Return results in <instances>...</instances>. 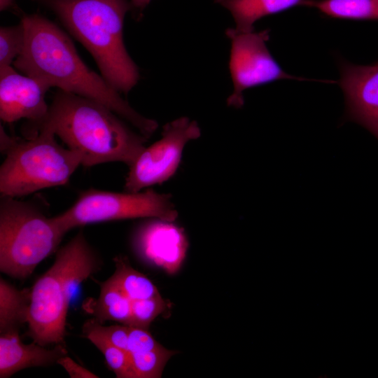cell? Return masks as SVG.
<instances>
[{"label": "cell", "mask_w": 378, "mask_h": 378, "mask_svg": "<svg viewBox=\"0 0 378 378\" xmlns=\"http://www.w3.org/2000/svg\"><path fill=\"white\" fill-rule=\"evenodd\" d=\"M21 22L25 43L13 62L15 69L49 89L57 87L102 104L147 139L155 132L157 122L139 114L102 76L90 69L55 23L38 13L24 15Z\"/></svg>", "instance_id": "cell-1"}, {"label": "cell", "mask_w": 378, "mask_h": 378, "mask_svg": "<svg viewBox=\"0 0 378 378\" xmlns=\"http://www.w3.org/2000/svg\"><path fill=\"white\" fill-rule=\"evenodd\" d=\"M130 125L102 104L59 90L45 118L32 125L31 136L40 128L50 130L81 155L84 167L111 162L130 167L148 140Z\"/></svg>", "instance_id": "cell-2"}, {"label": "cell", "mask_w": 378, "mask_h": 378, "mask_svg": "<svg viewBox=\"0 0 378 378\" xmlns=\"http://www.w3.org/2000/svg\"><path fill=\"white\" fill-rule=\"evenodd\" d=\"M51 10L93 57L103 78L120 93L137 83L139 68L123 41L127 0H35Z\"/></svg>", "instance_id": "cell-3"}, {"label": "cell", "mask_w": 378, "mask_h": 378, "mask_svg": "<svg viewBox=\"0 0 378 378\" xmlns=\"http://www.w3.org/2000/svg\"><path fill=\"white\" fill-rule=\"evenodd\" d=\"M82 231L59 248L52 266L30 289L28 334L43 346L64 344L72 291L99 268Z\"/></svg>", "instance_id": "cell-4"}, {"label": "cell", "mask_w": 378, "mask_h": 378, "mask_svg": "<svg viewBox=\"0 0 378 378\" xmlns=\"http://www.w3.org/2000/svg\"><path fill=\"white\" fill-rule=\"evenodd\" d=\"M49 129L15 138L0 167L1 197H21L66 184L82 165L81 155L59 145Z\"/></svg>", "instance_id": "cell-5"}, {"label": "cell", "mask_w": 378, "mask_h": 378, "mask_svg": "<svg viewBox=\"0 0 378 378\" xmlns=\"http://www.w3.org/2000/svg\"><path fill=\"white\" fill-rule=\"evenodd\" d=\"M67 232L35 204L15 197L0 201V270L25 279L55 252Z\"/></svg>", "instance_id": "cell-6"}, {"label": "cell", "mask_w": 378, "mask_h": 378, "mask_svg": "<svg viewBox=\"0 0 378 378\" xmlns=\"http://www.w3.org/2000/svg\"><path fill=\"white\" fill-rule=\"evenodd\" d=\"M178 211L169 194L152 189L124 192L90 189L68 209L55 216L66 232L90 223L137 218L174 222Z\"/></svg>", "instance_id": "cell-7"}, {"label": "cell", "mask_w": 378, "mask_h": 378, "mask_svg": "<svg viewBox=\"0 0 378 378\" xmlns=\"http://www.w3.org/2000/svg\"><path fill=\"white\" fill-rule=\"evenodd\" d=\"M269 30L241 32L226 29L231 41L229 69L234 90L227 99L230 106L241 108L244 90L280 79L306 80L284 71L269 51Z\"/></svg>", "instance_id": "cell-8"}, {"label": "cell", "mask_w": 378, "mask_h": 378, "mask_svg": "<svg viewBox=\"0 0 378 378\" xmlns=\"http://www.w3.org/2000/svg\"><path fill=\"white\" fill-rule=\"evenodd\" d=\"M200 135L197 122L187 117L166 124L162 137L146 147L129 167L125 191L139 192L167 181L176 173L186 144Z\"/></svg>", "instance_id": "cell-9"}, {"label": "cell", "mask_w": 378, "mask_h": 378, "mask_svg": "<svg viewBox=\"0 0 378 378\" xmlns=\"http://www.w3.org/2000/svg\"><path fill=\"white\" fill-rule=\"evenodd\" d=\"M340 66L345 120L362 125L378 139V63L363 66L342 61Z\"/></svg>", "instance_id": "cell-10"}, {"label": "cell", "mask_w": 378, "mask_h": 378, "mask_svg": "<svg viewBox=\"0 0 378 378\" xmlns=\"http://www.w3.org/2000/svg\"><path fill=\"white\" fill-rule=\"evenodd\" d=\"M49 88L38 80L19 74L11 66L0 68V118L12 123L27 119L32 125L46 116L49 105L45 96Z\"/></svg>", "instance_id": "cell-11"}, {"label": "cell", "mask_w": 378, "mask_h": 378, "mask_svg": "<svg viewBox=\"0 0 378 378\" xmlns=\"http://www.w3.org/2000/svg\"><path fill=\"white\" fill-rule=\"evenodd\" d=\"M172 223L160 219L149 221L139 227L134 239L136 253L169 274L180 269L188 246L183 230Z\"/></svg>", "instance_id": "cell-12"}, {"label": "cell", "mask_w": 378, "mask_h": 378, "mask_svg": "<svg viewBox=\"0 0 378 378\" xmlns=\"http://www.w3.org/2000/svg\"><path fill=\"white\" fill-rule=\"evenodd\" d=\"M38 343L24 344L19 331L0 336V377L8 378L15 372L31 367H46L57 363L67 354L64 344L48 349Z\"/></svg>", "instance_id": "cell-13"}, {"label": "cell", "mask_w": 378, "mask_h": 378, "mask_svg": "<svg viewBox=\"0 0 378 378\" xmlns=\"http://www.w3.org/2000/svg\"><path fill=\"white\" fill-rule=\"evenodd\" d=\"M232 14L237 31H253L254 23L260 18L279 13L297 6H305L307 0H214Z\"/></svg>", "instance_id": "cell-14"}, {"label": "cell", "mask_w": 378, "mask_h": 378, "mask_svg": "<svg viewBox=\"0 0 378 378\" xmlns=\"http://www.w3.org/2000/svg\"><path fill=\"white\" fill-rule=\"evenodd\" d=\"M30 303V290H19L0 279V332L19 331L27 323Z\"/></svg>", "instance_id": "cell-15"}, {"label": "cell", "mask_w": 378, "mask_h": 378, "mask_svg": "<svg viewBox=\"0 0 378 378\" xmlns=\"http://www.w3.org/2000/svg\"><path fill=\"white\" fill-rule=\"evenodd\" d=\"M101 291L94 306V314L100 323L114 321L132 326V300L110 278L100 285Z\"/></svg>", "instance_id": "cell-16"}, {"label": "cell", "mask_w": 378, "mask_h": 378, "mask_svg": "<svg viewBox=\"0 0 378 378\" xmlns=\"http://www.w3.org/2000/svg\"><path fill=\"white\" fill-rule=\"evenodd\" d=\"M115 270L110 279L132 300H139L160 295L155 284L144 274L134 270L122 256L114 259Z\"/></svg>", "instance_id": "cell-17"}, {"label": "cell", "mask_w": 378, "mask_h": 378, "mask_svg": "<svg viewBox=\"0 0 378 378\" xmlns=\"http://www.w3.org/2000/svg\"><path fill=\"white\" fill-rule=\"evenodd\" d=\"M305 6L347 20H378V0H307Z\"/></svg>", "instance_id": "cell-18"}, {"label": "cell", "mask_w": 378, "mask_h": 378, "mask_svg": "<svg viewBox=\"0 0 378 378\" xmlns=\"http://www.w3.org/2000/svg\"><path fill=\"white\" fill-rule=\"evenodd\" d=\"M176 354L162 346L140 353L130 354L134 378H159L171 357Z\"/></svg>", "instance_id": "cell-19"}, {"label": "cell", "mask_w": 378, "mask_h": 378, "mask_svg": "<svg viewBox=\"0 0 378 378\" xmlns=\"http://www.w3.org/2000/svg\"><path fill=\"white\" fill-rule=\"evenodd\" d=\"M84 335L102 353L108 367L117 378H134L129 352L96 335L86 333Z\"/></svg>", "instance_id": "cell-20"}, {"label": "cell", "mask_w": 378, "mask_h": 378, "mask_svg": "<svg viewBox=\"0 0 378 378\" xmlns=\"http://www.w3.org/2000/svg\"><path fill=\"white\" fill-rule=\"evenodd\" d=\"M25 43V30L20 22L17 25L0 28V68L10 66L22 52Z\"/></svg>", "instance_id": "cell-21"}, {"label": "cell", "mask_w": 378, "mask_h": 378, "mask_svg": "<svg viewBox=\"0 0 378 378\" xmlns=\"http://www.w3.org/2000/svg\"><path fill=\"white\" fill-rule=\"evenodd\" d=\"M161 295L132 302V326L148 330L150 323L166 309Z\"/></svg>", "instance_id": "cell-22"}, {"label": "cell", "mask_w": 378, "mask_h": 378, "mask_svg": "<svg viewBox=\"0 0 378 378\" xmlns=\"http://www.w3.org/2000/svg\"><path fill=\"white\" fill-rule=\"evenodd\" d=\"M83 334L96 335L111 344L128 352L129 326L112 325L105 326L97 319H90L83 327Z\"/></svg>", "instance_id": "cell-23"}, {"label": "cell", "mask_w": 378, "mask_h": 378, "mask_svg": "<svg viewBox=\"0 0 378 378\" xmlns=\"http://www.w3.org/2000/svg\"><path fill=\"white\" fill-rule=\"evenodd\" d=\"M149 332L148 330L129 326V354L146 352L162 347Z\"/></svg>", "instance_id": "cell-24"}, {"label": "cell", "mask_w": 378, "mask_h": 378, "mask_svg": "<svg viewBox=\"0 0 378 378\" xmlns=\"http://www.w3.org/2000/svg\"><path fill=\"white\" fill-rule=\"evenodd\" d=\"M57 363L60 365L68 372L69 377L71 378L99 377L98 375L76 363L72 358L67 356V355L59 358Z\"/></svg>", "instance_id": "cell-25"}, {"label": "cell", "mask_w": 378, "mask_h": 378, "mask_svg": "<svg viewBox=\"0 0 378 378\" xmlns=\"http://www.w3.org/2000/svg\"><path fill=\"white\" fill-rule=\"evenodd\" d=\"M151 0H131V7L132 9L134 11L137 18L139 15H141L143 10L149 4Z\"/></svg>", "instance_id": "cell-26"}, {"label": "cell", "mask_w": 378, "mask_h": 378, "mask_svg": "<svg viewBox=\"0 0 378 378\" xmlns=\"http://www.w3.org/2000/svg\"><path fill=\"white\" fill-rule=\"evenodd\" d=\"M15 4V0H0V10H5L13 8Z\"/></svg>", "instance_id": "cell-27"}, {"label": "cell", "mask_w": 378, "mask_h": 378, "mask_svg": "<svg viewBox=\"0 0 378 378\" xmlns=\"http://www.w3.org/2000/svg\"><path fill=\"white\" fill-rule=\"evenodd\" d=\"M377 63H378V62H377Z\"/></svg>", "instance_id": "cell-28"}]
</instances>
